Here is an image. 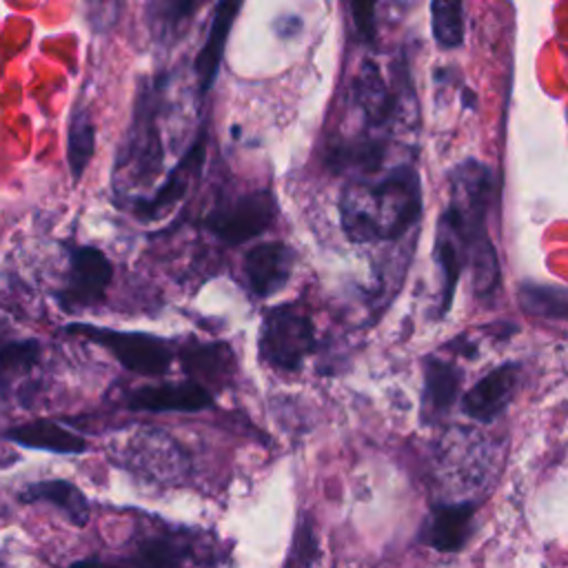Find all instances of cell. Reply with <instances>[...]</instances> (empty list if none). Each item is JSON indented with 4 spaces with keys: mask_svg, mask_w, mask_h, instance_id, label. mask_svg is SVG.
Masks as SVG:
<instances>
[{
    "mask_svg": "<svg viewBox=\"0 0 568 568\" xmlns=\"http://www.w3.org/2000/svg\"><path fill=\"white\" fill-rule=\"evenodd\" d=\"M422 180L410 162L382 175L348 180L339 197V224L355 244L395 242L422 217Z\"/></svg>",
    "mask_w": 568,
    "mask_h": 568,
    "instance_id": "obj_1",
    "label": "cell"
},
{
    "mask_svg": "<svg viewBox=\"0 0 568 568\" xmlns=\"http://www.w3.org/2000/svg\"><path fill=\"white\" fill-rule=\"evenodd\" d=\"M164 98V75L142 78L133 104L131 124L113 164V193L129 195L135 186H149L162 171L164 149L160 133V111Z\"/></svg>",
    "mask_w": 568,
    "mask_h": 568,
    "instance_id": "obj_2",
    "label": "cell"
},
{
    "mask_svg": "<svg viewBox=\"0 0 568 568\" xmlns=\"http://www.w3.org/2000/svg\"><path fill=\"white\" fill-rule=\"evenodd\" d=\"M317 348L313 320L297 302L273 306L264 313L257 351L260 359L277 371H300L304 359Z\"/></svg>",
    "mask_w": 568,
    "mask_h": 568,
    "instance_id": "obj_3",
    "label": "cell"
},
{
    "mask_svg": "<svg viewBox=\"0 0 568 568\" xmlns=\"http://www.w3.org/2000/svg\"><path fill=\"white\" fill-rule=\"evenodd\" d=\"M64 333L106 348L120 362V366H124L135 375L162 377L164 373H169L173 364L171 344L151 333L115 331V328H102L91 324H78V322L64 326Z\"/></svg>",
    "mask_w": 568,
    "mask_h": 568,
    "instance_id": "obj_4",
    "label": "cell"
},
{
    "mask_svg": "<svg viewBox=\"0 0 568 568\" xmlns=\"http://www.w3.org/2000/svg\"><path fill=\"white\" fill-rule=\"evenodd\" d=\"M67 277L53 293L58 306L69 313H82L104 302L113 280V264L106 253L91 244H67Z\"/></svg>",
    "mask_w": 568,
    "mask_h": 568,
    "instance_id": "obj_5",
    "label": "cell"
},
{
    "mask_svg": "<svg viewBox=\"0 0 568 568\" xmlns=\"http://www.w3.org/2000/svg\"><path fill=\"white\" fill-rule=\"evenodd\" d=\"M118 462L138 477L155 484H175L184 477L189 459L166 433L140 428L115 446Z\"/></svg>",
    "mask_w": 568,
    "mask_h": 568,
    "instance_id": "obj_6",
    "label": "cell"
},
{
    "mask_svg": "<svg viewBox=\"0 0 568 568\" xmlns=\"http://www.w3.org/2000/svg\"><path fill=\"white\" fill-rule=\"evenodd\" d=\"M277 217V204L268 189H255L226 197L211 209L204 226L224 244L237 246L262 235Z\"/></svg>",
    "mask_w": 568,
    "mask_h": 568,
    "instance_id": "obj_7",
    "label": "cell"
},
{
    "mask_svg": "<svg viewBox=\"0 0 568 568\" xmlns=\"http://www.w3.org/2000/svg\"><path fill=\"white\" fill-rule=\"evenodd\" d=\"M200 557L193 532L158 526L133 539L131 550L120 557L124 568H184Z\"/></svg>",
    "mask_w": 568,
    "mask_h": 568,
    "instance_id": "obj_8",
    "label": "cell"
},
{
    "mask_svg": "<svg viewBox=\"0 0 568 568\" xmlns=\"http://www.w3.org/2000/svg\"><path fill=\"white\" fill-rule=\"evenodd\" d=\"M353 104L364 118V133L371 135H382V131H388L404 109L402 95L386 82L382 69L371 58H366L355 73Z\"/></svg>",
    "mask_w": 568,
    "mask_h": 568,
    "instance_id": "obj_9",
    "label": "cell"
},
{
    "mask_svg": "<svg viewBox=\"0 0 568 568\" xmlns=\"http://www.w3.org/2000/svg\"><path fill=\"white\" fill-rule=\"evenodd\" d=\"M206 158V133L202 131L197 140L189 146V151L182 155V160L169 171L166 180L158 186V191L149 197H133L129 200V211L142 222H155L162 215H166L184 195L189 193L191 184L195 182L202 164Z\"/></svg>",
    "mask_w": 568,
    "mask_h": 568,
    "instance_id": "obj_10",
    "label": "cell"
},
{
    "mask_svg": "<svg viewBox=\"0 0 568 568\" xmlns=\"http://www.w3.org/2000/svg\"><path fill=\"white\" fill-rule=\"evenodd\" d=\"M295 266V251L286 242H262L246 251L242 260V273L246 288L255 297H271L282 291Z\"/></svg>",
    "mask_w": 568,
    "mask_h": 568,
    "instance_id": "obj_11",
    "label": "cell"
},
{
    "mask_svg": "<svg viewBox=\"0 0 568 568\" xmlns=\"http://www.w3.org/2000/svg\"><path fill=\"white\" fill-rule=\"evenodd\" d=\"M521 366L517 362H504L490 368L479 382H475L462 397V410L479 422H495L513 402L517 384H519Z\"/></svg>",
    "mask_w": 568,
    "mask_h": 568,
    "instance_id": "obj_12",
    "label": "cell"
},
{
    "mask_svg": "<svg viewBox=\"0 0 568 568\" xmlns=\"http://www.w3.org/2000/svg\"><path fill=\"white\" fill-rule=\"evenodd\" d=\"M213 406V393L193 379L138 386L126 395L135 413H197Z\"/></svg>",
    "mask_w": 568,
    "mask_h": 568,
    "instance_id": "obj_13",
    "label": "cell"
},
{
    "mask_svg": "<svg viewBox=\"0 0 568 568\" xmlns=\"http://www.w3.org/2000/svg\"><path fill=\"white\" fill-rule=\"evenodd\" d=\"M477 501L435 504L419 528V541L437 552H459L475 530Z\"/></svg>",
    "mask_w": 568,
    "mask_h": 568,
    "instance_id": "obj_14",
    "label": "cell"
},
{
    "mask_svg": "<svg viewBox=\"0 0 568 568\" xmlns=\"http://www.w3.org/2000/svg\"><path fill=\"white\" fill-rule=\"evenodd\" d=\"M464 373L450 359L426 355L424 357V384H422V419L439 422L457 402Z\"/></svg>",
    "mask_w": 568,
    "mask_h": 568,
    "instance_id": "obj_15",
    "label": "cell"
},
{
    "mask_svg": "<svg viewBox=\"0 0 568 568\" xmlns=\"http://www.w3.org/2000/svg\"><path fill=\"white\" fill-rule=\"evenodd\" d=\"M240 9H242V2H231V0H222L213 9L206 40L200 47V53L193 62V71H195L197 87H200L202 95H206L215 84L220 62H222V55H224V47H226L231 27H233L235 16H237Z\"/></svg>",
    "mask_w": 568,
    "mask_h": 568,
    "instance_id": "obj_16",
    "label": "cell"
},
{
    "mask_svg": "<svg viewBox=\"0 0 568 568\" xmlns=\"http://www.w3.org/2000/svg\"><path fill=\"white\" fill-rule=\"evenodd\" d=\"M4 437L22 448L47 450L58 455H80L87 453L89 448V442L80 433L67 428L55 419H33L18 424L9 428Z\"/></svg>",
    "mask_w": 568,
    "mask_h": 568,
    "instance_id": "obj_17",
    "label": "cell"
},
{
    "mask_svg": "<svg viewBox=\"0 0 568 568\" xmlns=\"http://www.w3.org/2000/svg\"><path fill=\"white\" fill-rule=\"evenodd\" d=\"M18 499L22 504H51L75 528L87 526L91 517V504L87 495L73 481L60 479V477L27 484L18 493Z\"/></svg>",
    "mask_w": 568,
    "mask_h": 568,
    "instance_id": "obj_18",
    "label": "cell"
},
{
    "mask_svg": "<svg viewBox=\"0 0 568 568\" xmlns=\"http://www.w3.org/2000/svg\"><path fill=\"white\" fill-rule=\"evenodd\" d=\"M42 359V344L36 337L7 339L0 344V397L20 399V386L33 375Z\"/></svg>",
    "mask_w": 568,
    "mask_h": 568,
    "instance_id": "obj_19",
    "label": "cell"
},
{
    "mask_svg": "<svg viewBox=\"0 0 568 568\" xmlns=\"http://www.w3.org/2000/svg\"><path fill=\"white\" fill-rule=\"evenodd\" d=\"M433 255H435V262H437V268H439V284H442L437 315L444 317L453 306L457 282H459V275L466 266V251H464V244L457 237L455 229L442 215L437 220Z\"/></svg>",
    "mask_w": 568,
    "mask_h": 568,
    "instance_id": "obj_20",
    "label": "cell"
},
{
    "mask_svg": "<svg viewBox=\"0 0 568 568\" xmlns=\"http://www.w3.org/2000/svg\"><path fill=\"white\" fill-rule=\"evenodd\" d=\"M93 153H95V124L89 106L78 102L71 111L69 129H67V164H69L73 184L82 180Z\"/></svg>",
    "mask_w": 568,
    "mask_h": 568,
    "instance_id": "obj_21",
    "label": "cell"
},
{
    "mask_svg": "<svg viewBox=\"0 0 568 568\" xmlns=\"http://www.w3.org/2000/svg\"><path fill=\"white\" fill-rule=\"evenodd\" d=\"M521 308L541 320L561 322L566 317V288L559 284L544 282H521L517 291Z\"/></svg>",
    "mask_w": 568,
    "mask_h": 568,
    "instance_id": "obj_22",
    "label": "cell"
},
{
    "mask_svg": "<svg viewBox=\"0 0 568 568\" xmlns=\"http://www.w3.org/2000/svg\"><path fill=\"white\" fill-rule=\"evenodd\" d=\"M180 359L184 371L195 377L193 382L202 384V379L213 382L229 375L233 351H229L224 344H206V346L193 344L182 351Z\"/></svg>",
    "mask_w": 568,
    "mask_h": 568,
    "instance_id": "obj_23",
    "label": "cell"
},
{
    "mask_svg": "<svg viewBox=\"0 0 568 568\" xmlns=\"http://www.w3.org/2000/svg\"><path fill=\"white\" fill-rule=\"evenodd\" d=\"M430 31L439 49L453 51L464 44L466 18L464 2L459 0H433L430 2Z\"/></svg>",
    "mask_w": 568,
    "mask_h": 568,
    "instance_id": "obj_24",
    "label": "cell"
},
{
    "mask_svg": "<svg viewBox=\"0 0 568 568\" xmlns=\"http://www.w3.org/2000/svg\"><path fill=\"white\" fill-rule=\"evenodd\" d=\"M466 266H470V282H473V293L479 302L493 300L501 284V266H499V255L493 242L475 248Z\"/></svg>",
    "mask_w": 568,
    "mask_h": 568,
    "instance_id": "obj_25",
    "label": "cell"
},
{
    "mask_svg": "<svg viewBox=\"0 0 568 568\" xmlns=\"http://www.w3.org/2000/svg\"><path fill=\"white\" fill-rule=\"evenodd\" d=\"M200 9V2H155L151 4V24H153V33L160 42H173L175 38H180L178 33L182 31V27L189 22L191 13Z\"/></svg>",
    "mask_w": 568,
    "mask_h": 568,
    "instance_id": "obj_26",
    "label": "cell"
},
{
    "mask_svg": "<svg viewBox=\"0 0 568 568\" xmlns=\"http://www.w3.org/2000/svg\"><path fill=\"white\" fill-rule=\"evenodd\" d=\"M351 20L355 36L362 44L368 49L377 47V16H375V4L373 2H353L348 4Z\"/></svg>",
    "mask_w": 568,
    "mask_h": 568,
    "instance_id": "obj_27",
    "label": "cell"
},
{
    "mask_svg": "<svg viewBox=\"0 0 568 568\" xmlns=\"http://www.w3.org/2000/svg\"><path fill=\"white\" fill-rule=\"evenodd\" d=\"M69 568H124L120 557H84L73 561Z\"/></svg>",
    "mask_w": 568,
    "mask_h": 568,
    "instance_id": "obj_28",
    "label": "cell"
},
{
    "mask_svg": "<svg viewBox=\"0 0 568 568\" xmlns=\"http://www.w3.org/2000/svg\"><path fill=\"white\" fill-rule=\"evenodd\" d=\"M275 29H277V33L284 38H288V36H295L300 29H302V22H300V18L297 16H282L277 22H275Z\"/></svg>",
    "mask_w": 568,
    "mask_h": 568,
    "instance_id": "obj_29",
    "label": "cell"
},
{
    "mask_svg": "<svg viewBox=\"0 0 568 568\" xmlns=\"http://www.w3.org/2000/svg\"><path fill=\"white\" fill-rule=\"evenodd\" d=\"M462 106H466V109H477V95H475V91H470V89H462Z\"/></svg>",
    "mask_w": 568,
    "mask_h": 568,
    "instance_id": "obj_30",
    "label": "cell"
}]
</instances>
